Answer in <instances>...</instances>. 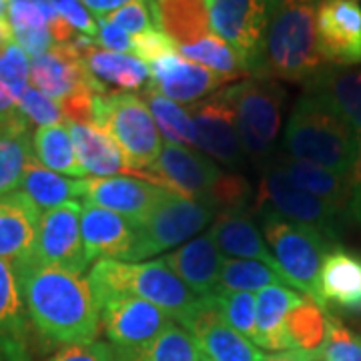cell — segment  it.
Returning <instances> with one entry per match:
<instances>
[{"instance_id": "cell-1", "label": "cell", "mask_w": 361, "mask_h": 361, "mask_svg": "<svg viewBox=\"0 0 361 361\" xmlns=\"http://www.w3.org/2000/svg\"><path fill=\"white\" fill-rule=\"evenodd\" d=\"M26 315L52 345L90 343L101 329V310L82 273L26 263L16 269Z\"/></svg>"}, {"instance_id": "cell-2", "label": "cell", "mask_w": 361, "mask_h": 361, "mask_svg": "<svg viewBox=\"0 0 361 361\" xmlns=\"http://www.w3.org/2000/svg\"><path fill=\"white\" fill-rule=\"evenodd\" d=\"M315 8L317 0H291L271 11L259 78L310 80L327 65L317 47Z\"/></svg>"}, {"instance_id": "cell-3", "label": "cell", "mask_w": 361, "mask_h": 361, "mask_svg": "<svg viewBox=\"0 0 361 361\" xmlns=\"http://www.w3.org/2000/svg\"><path fill=\"white\" fill-rule=\"evenodd\" d=\"M360 137L339 116L313 97L303 94L291 111L283 147L295 161L351 177L360 155Z\"/></svg>"}, {"instance_id": "cell-4", "label": "cell", "mask_w": 361, "mask_h": 361, "mask_svg": "<svg viewBox=\"0 0 361 361\" xmlns=\"http://www.w3.org/2000/svg\"><path fill=\"white\" fill-rule=\"evenodd\" d=\"M89 283L99 310L111 297H139L179 323L187 319L197 301L193 291L169 269L163 259L149 263H123L115 259L97 261L89 273Z\"/></svg>"}, {"instance_id": "cell-5", "label": "cell", "mask_w": 361, "mask_h": 361, "mask_svg": "<svg viewBox=\"0 0 361 361\" xmlns=\"http://www.w3.org/2000/svg\"><path fill=\"white\" fill-rule=\"evenodd\" d=\"M261 217L265 241L273 249V257L287 277L289 287L301 291L307 299L327 310L319 293V273L323 259L334 245L322 233L307 225L283 219L277 213L261 211Z\"/></svg>"}, {"instance_id": "cell-6", "label": "cell", "mask_w": 361, "mask_h": 361, "mask_svg": "<svg viewBox=\"0 0 361 361\" xmlns=\"http://www.w3.org/2000/svg\"><path fill=\"white\" fill-rule=\"evenodd\" d=\"M257 209L259 213L271 211L283 219L307 225L317 233H322L334 247H337V243L341 241L345 223L351 219L349 211L345 209H339L295 187L277 165H269L263 171V177L259 183Z\"/></svg>"}, {"instance_id": "cell-7", "label": "cell", "mask_w": 361, "mask_h": 361, "mask_svg": "<svg viewBox=\"0 0 361 361\" xmlns=\"http://www.w3.org/2000/svg\"><path fill=\"white\" fill-rule=\"evenodd\" d=\"M99 127L109 130L135 173L153 167L165 145L149 106L135 92H106Z\"/></svg>"}, {"instance_id": "cell-8", "label": "cell", "mask_w": 361, "mask_h": 361, "mask_svg": "<svg viewBox=\"0 0 361 361\" xmlns=\"http://www.w3.org/2000/svg\"><path fill=\"white\" fill-rule=\"evenodd\" d=\"M231 104L245 155L263 159L269 155L281 127L283 89L271 78H249L221 92Z\"/></svg>"}, {"instance_id": "cell-9", "label": "cell", "mask_w": 361, "mask_h": 361, "mask_svg": "<svg viewBox=\"0 0 361 361\" xmlns=\"http://www.w3.org/2000/svg\"><path fill=\"white\" fill-rule=\"evenodd\" d=\"M215 217L209 201L171 193L135 225V243L129 259H147L185 243Z\"/></svg>"}, {"instance_id": "cell-10", "label": "cell", "mask_w": 361, "mask_h": 361, "mask_svg": "<svg viewBox=\"0 0 361 361\" xmlns=\"http://www.w3.org/2000/svg\"><path fill=\"white\" fill-rule=\"evenodd\" d=\"M211 30L239 54L247 73L257 75L269 8L263 0H209Z\"/></svg>"}, {"instance_id": "cell-11", "label": "cell", "mask_w": 361, "mask_h": 361, "mask_svg": "<svg viewBox=\"0 0 361 361\" xmlns=\"http://www.w3.org/2000/svg\"><path fill=\"white\" fill-rule=\"evenodd\" d=\"M183 327L195 337L203 361H263L265 353L225 322L219 293L197 297Z\"/></svg>"}, {"instance_id": "cell-12", "label": "cell", "mask_w": 361, "mask_h": 361, "mask_svg": "<svg viewBox=\"0 0 361 361\" xmlns=\"http://www.w3.org/2000/svg\"><path fill=\"white\" fill-rule=\"evenodd\" d=\"M171 323L165 311L139 297H111L101 303V327L116 355L147 348Z\"/></svg>"}, {"instance_id": "cell-13", "label": "cell", "mask_w": 361, "mask_h": 361, "mask_svg": "<svg viewBox=\"0 0 361 361\" xmlns=\"http://www.w3.org/2000/svg\"><path fill=\"white\" fill-rule=\"evenodd\" d=\"M80 211L78 201H68L42 213L37 231L35 253L28 263L51 265L82 273L89 267V259L80 237Z\"/></svg>"}, {"instance_id": "cell-14", "label": "cell", "mask_w": 361, "mask_h": 361, "mask_svg": "<svg viewBox=\"0 0 361 361\" xmlns=\"http://www.w3.org/2000/svg\"><path fill=\"white\" fill-rule=\"evenodd\" d=\"M317 47L327 65H361L360 0H317Z\"/></svg>"}, {"instance_id": "cell-15", "label": "cell", "mask_w": 361, "mask_h": 361, "mask_svg": "<svg viewBox=\"0 0 361 361\" xmlns=\"http://www.w3.org/2000/svg\"><path fill=\"white\" fill-rule=\"evenodd\" d=\"M149 173L155 175L159 187L171 193L203 201L223 175L209 157L175 142L163 145V151L155 165L149 169Z\"/></svg>"}, {"instance_id": "cell-16", "label": "cell", "mask_w": 361, "mask_h": 361, "mask_svg": "<svg viewBox=\"0 0 361 361\" xmlns=\"http://www.w3.org/2000/svg\"><path fill=\"white\" fill-rule=\"evenodd\" d=\"M30 87L61 103L82 89L106 90L90 77L80 52L73 44H52V49L30 61Z\"/></svg>"}, {"instance_id": "cell-17", "label": "cell", "mask_w": 361, "mask_h": 361, "mask_svg": "<svg viewBox=\"0 0 361 361\" xmlns=\"http://www.w3.org/2000/svg\"><path fill=\"white\" fill-rule=\"evenodd\" d=\"M197 130V147L227 167H237L245 159L237 116L223 94L197 103L191 111Z\"/></svg>"}, {"instance_id": "cell-18", "label": "cell", "mask_w": 361, "mask_h": 361, "mask_svg": "<svg viewBox=\"0 0 361 361\" xmlns=\"http://www.w3.org/2000/svg\"><path fill=\"white\" fill-rule=\"evenodd\" d=\"M85 201L90 205L109 209L116 215L129 219L133 225L141 223L155 209L167 189L137 177H103V179H85Z\"/></svg>"}, {"instance_id": "cell-19", "label": "cell", "mask_w": 361, "mask_h": 361, "mask_svg": "<svg viewBox=\"0 0 361 361\" xmlns=\"http://www.w3.org/2000/svg\"><path fill=\"white\" fill-rule=\"evenodd\" d=\"M305 94L339 116L361 139V66L325 65L307 80Z\"/></svg>"}, {"instance_id": "cell-20", "label": "cell", "mask_w": 361, "mask_h": 361, "mask_svg": "<svg viewBox=\"0 0 361 361\" xmlns=\"http://www.w3.org/2000/svg\"><path fill=\"white\" fill-rule=\"evenodd\" d=\"M151 68V89L175 103H197L227 82L217 73L183 59L179 52L155 61Z\"/></svg>"}, {"instance_id": "cell-21", "label": "cell", "mask_w": 361, "mask_h": 361, "mask_svg": "<svg viewBox=\"0 0 361 361\" xmlns=\"http://www.w3.org/2000/svg\"><path fill=\"white\" fill-rule=\"evenodd\" d=\"M39 221L40 211L25 193L16 191L0 199V259L14 271L32 259Z\"/></svg>"}, {"instance_id": "cell-22", "label": "cell", "mask_w": 361, "mask_h": 361, "mask_svg": "<svg viewBox=\"0 0 361 361\" xmlns=\"http://www.w3.org/2000/svg\"><path fill=\"white\" fill-rule=\"evenodd\" d=\"M80 237L89 263L129 259L135 243V225L109 209L85 203L80 211Z\"/></svg>"}, {"instance_id": "cell-23", "label": "cell", "mask_w": 361, "mask_h": 361, "mask_svg": "<svg viewBox=\"0 0 361 361\" xmlns=\"http://www.w3.org/2000/svg\"><path fill=\"white\" fill-rule=\"evenodd\" d=\"M163 261L167 263L169 269L199 297L219 293L223 257L211 233L199 235L191 243L180 245L173 253H169Z\"/></svg>"}, {"instance_id": "cell-24", "label": "cell", "mask_w": 361, "mask_h": 361, "mask_svg": "<svg viewBox=\"0 0 361 361\" xmlns=\"http://www.w3.org/2000/svg\"><path fill=\"white\" fill-rule=\"evenodd\" d=\"M28 315L16 271L0 259V361H30Z\"/></svg>"}, {"instance_id": "cell-25", "label": "cell", "mask_w": 361, "mask_h": 361, "mask_svg": "<svg viewBox=\"0 0 361 361\" xmlns=\"http://www.w3.org/2000/svg\"><path fill=\"white\" fill-rule=\"evenodd\" d=\"M303 301V297L293 291L289 285H271L261 289L255 305V327L257 337L255 345L269 351L295 349L287 334V315Z\"/></svg>"}, {"instance_id": "cell-26", "label": "cell", "mask_w": 361, "mask_h": 361, "mask_svg": "<svg viewBox=\"0 0 361 361\" xmlns=\"http://www.w3.org/2000/svg\"><path fill=\"white\" fill-rule=\"evenodd\" d=\"M211 237H213V241H215V245L221 253L229 259L245 257L251 259V261H261V263L269 265L271 269L283 275V271L279 269L273 253L265 245L263 237L259 235L255 223L251 221L245 211L219 213L213 227H211Z\"/></svg>"}, {"instance_id": "cell-27", "label": "cell", "mask_w": 361, "mask_h": 361, "mask_svg": "<svg viewBox=\"0 0 361 361\" xmlns=\"http://www.w3.org/2000/svg\"><path fill=\"white\" fill-rule=\"evenodd\" d=\"M66 125L75 142L78 163L87 175H92L97 179L111 177L115 173H127L130 177L139 175L130 171L121 147L109 135V130L99 125H80V123H66Z\"/></svg>"}, {"instance_id": "cell-28", "label": "cell", "mask_w": 361, "mask_h": 361, "mask_svg": "<svg viewBox=\"0 0 361 361\" xmlns=\"http://www.w3.org/2000/svg\"><path fill=\"white\" fill-rule=\"evenodd\" d=\"M323 303L339 310L361 311V255L334 247L323 259L319 273Z\"/></svg>"}, {"instance_id": "cell-29", "label": "cell", "mask_w": 361, "mask_h": 361, "mask_svg": "<svg viewBox=\"0 0 361 361\" xmlns=\"http://www.w3.org/2000/svg\"><path fill=\"white\" fill-rule=\"evenodd\" d=\"M80 56L90 77L104 90L106 87H113L116 90L129 92L145 87L151 78V68L137 56L125 52L104 51L97 42L90 44L87 51L80 52Z\"/></svg>"}, {"instance_id": "cell-30", "label": "cell", "mask_w": 361, "mask_h": 361, "mask_svg": "<svg viewBox=\"0 0 361 361\" xmlns=\"http://www.w3.org/2000/svg\"><path fill=\"white\" fill-rule=\"evenodd\" d=\"M159 28L177 47H189L211 35L209 0H155Z\"/></svg>"}, {"instance_id": "cell-31", "label": "cell", "mask_w": 361, "mask_h": 361, "mask_svg": "<svg viewBox=\"0 0 361 361\" xmlns=\"http://www.w3.org/2000/svg\"><path fill=\"white\" fill-rule=\"evenodd\" d=\"M85 187H87L85 179H73L61 173H54L51 169L42 167L37 159H32L23 175L18 191L25 193L42 215L54 207L65 205L68 201H77L78 197L85 199Z\"/></svg>"}, {"instance_id": "cell-32", "label": "cell", "mask_w": 361, "mask_h": 361, "mask_svg": "<svg viewBox=\"0 0 361 361\" xmlns=\"http://www.w3.org/2000/svg\"><path fill=\"white\" fill-rule=\"evenodd\" d=\"M275 165L283 171L285 177L295 187L315 195V197H319V199L339 207V209L349 211L351 177L337 175L334 171H327V169L317 167V165L301 163V161H295L291 157H281Z\"/></svg>"}, {"instance_id": "cell-33", "label": "cell", "mask_w": 361, "mask_h": 361, "mask_svg": "<svg viewBox=\"0 0 361 361\" xmlns=\"http://www.w3.org/2000/svg\"><path fill=\"white\" fill-rule=\"evenodd\" d=\"M32 153L42 167L51 169L73 179H87L85 169L78 163L75 142L71 137L68 125L40 127L32 135Z\"/></svg>"}, {"instance_id": "cell-34", "label": "cell", "mask_w": 361, "mask_h": 361, "mask_svg": "<svg viewBox=\"0 0 361 361\" xmlns=\"http://www.w3.org/2000/svg\"><path fill=\"white\" fill-rule=\"evenodd\" d=\"M35 159L28 123L0 129V199L16 193L28 163Z\"/></svg>"}, {"instance_id": "cell-35", "label": "cell", "mask_w": 361, "mask_h": 361, "mask_svg": "<svg viewBox=\"0 0 361 361\" xmlns=\"http://www.w3.org/2000/svg\"><path fill=\"white\" fill-rule=\"evenodd\" d=\"M115 361H203V357L195 337L183 325L171 323L147 348L121 355L115 353Z\"/></svg>"}, {"instance_id": "cell-36", "label": "cell", "mask_w": 361, "mask_h": 361, "mask_svg": "<svg viewBox=\"0 0 361 361\" xmlns=\"http://www.w3.org/2000/svg\"><path fill=\"white\" fill-rule=\"evenodd\" d=\"M142 101L149 106L157 127L161 130V135L167 139V142L191 147V149L197 147V130H195V123L189 111H185L179 103L163 97L151 87L145 90Z\"/></svg>"}, {"instance_id": "cell-37", "label": "cell", "mask_w": 361, "mask_h": 361, "mask_svg": "<svg viewBox=\"0 0 361 361\" xmlns=\"http://www.w3.org/2000/svg\"><path fill=\"white\" fill-rule=\"evenodd\" d=\"M285 325H287V334L293 348L307 351V353H319L327 339L329 313L319 303L311 299H303L287 315Z\"/></svg>"}, {"instance_id": "cell-38", "label": "cell", "mask_w": 361, "mask_h": 361, "mask_svg": "<svg viewBox=\"0 0 361 361\" xmlns=\"http://www.w3.org/2000/svg\"><path fill=\"white\" fill-rule=\"evenodd\" d=\"M219 291H261L271 285H289L281 273L251 259H223Z\"/></svg>"}, {"instance_id": "cell-39", "label": "cell", "mask_w": 361, "mask_h": 361, "mask_svg": "<svg viewBox=\"0 0 361 361\" xmlns=\"http://www.w3.org/2000/svg\"><path fill=\"white\" fill-rule=\"evenodd\" d=\"M179 54L183 59H189L191 63H197V65L217 73L227 80L239 78L247 73L239 54L233 51L225 40L213 37V35H209L207 39L199 40L195 44H189V47H180Z\"/></svg>"}, {"instance_id": "cell-40", "label": "cell", "mask_w": 361, "mask_h": 361, "mask_svg": "<svg viewBox=\"0 0 361 361\" xmlns=\"http://www.w3.org/2000/svg\"><path fill=\"white\" fill-rule=\"evenodd\" d=\"M221 305L225 322L231 325L235 331L245 336L249 341L255 343L257 327H255V305L257 297L247 291H219Z\"/></svg>"}, {"instance_id": "cell-41", "label": "cell", "mask_w": 361, "mask_h": 361, "mask_svg": "<svg viewBox=\"0 0 361 361\" xmlns=\"http://www.w3.org/2000/svg\"><path fill=\"white\" fill-rule=\"evenodd\" d=\"M319 361H361V336L329 315L327 339L319 351Z\"/></svg>"}, {"instance_id": "cell-42", "label": "cell", "mask_w": 361, "mask_h": 361, "mask_svg": "<svg viewBox=\"0 0 361 361\" xmlns=\"http://www.w3.org/2000/svg\"><path fill=\"white\" fill-rule=\"evenodd\" d=\"M0 82L20 101L30 87V59L18 44H8L0 54Z\"/></svg>"}, {"instance_id": "cell-43", "label": "cell", "mask_w": 361, "mask_h": 361, "mask_svg": "<svg viewBox=\"0 0 361 361\" xmlns=\"http://www.w3.org/2000/svg\"><path fill=\"white\" fill-rule=\"evenodd\" d=\"M59 16L49 0H23L8 2L6 18L13 30H28V28H49L52 20Z\"/></svg>"}, {"instance_id": "cell-44", "label": "cell", "mask_w": 361, "mask_h": 361, "mask_svg": "<svg viewBox=\"0 0 361 361\" xmlns=\"http://www.w3.org/2000/svg\"><path fill=\"white\" fill-rule=\"evenodd\" d=\"M103 18L130 35H141L151 28H159L155 0H135L115 13L106 14Z\"/></svg>"}, {"instance_id": "cell-45", "label": "cell", "mask_w": 361, "mask_h": 361, "mask_svg": "<svg viewBox=\"0 0 361 361\" xmlns=\"http://www.w3.org/2000/svg\"><path fill=\"white\" fill-rule=\"evenodd\" d=\"M249 185L243 177L239 175H221L213 189L209 191L205 201L219 213L225 211H245L247 201H249Z\"/></svg>"}, {"instance_id": "cell-46", "label": "cell", "mask_w": 361, "mask_h": 361, "mask_svg": "<svg viewBox=\"0 0 361 361\" xmlns=\"http://www.w3.org/2000/svg\"><path fill=\"white\" fill-rule=\"evenodd\" d=\"M18 106H20V115L25 116L26 123L37 125V129L66 123L61 104L56 103V101H52V99H49L47 94H42L35 87H28L26 89Z\"/></svg>"}, {"instance_id": "cell-47", "label": "cell", "mask_w": 361, "mask_h": 361, "mask_svg": "<svg viewBox=\"0 0 361 361\" xmlns=\"http://www.w3.org/2000/svg\"><path fill=\"white\" fill-rule=\"evenodd\" d=\"M130 42H133V51L130 52L147 66H151L155 61L163 59V56L179 52V47L169 39L161 28H151L147 32L135 35L130 39Z\"/></svg>"}, {"instance_id": "cell-48", "label": "cell", "mask_w": 361, "mask_h": 361, "mask_svg": "<svg viewBox=\"0 0 361 361\" xmlns=\"http://www.w3.org/2000/svg\"><path fill=\"white\" fill-rule=\"evenodd\" d=\"M59 16H63L68 25L73 26L77 32L97 40L99 35V20H94L82 0H49Z\"/></svg>"}, {"instance_id": "cell-49", "label": "cell", "mask_w": 361, "mask_h": 361, "mask_svg": "<svg viewBox=\"0 0 361 361\" xmlns=\"http://www.w3.org/2000/svg\"><path fill=\"white\" fill-rule=\"evenodd\" d=\"M47 361H115V351L103 341L66 345Z\"/></svg>"}, {"instance_id": "cell-50", "label": "cell", "mask_w": 361, "mask_h": 361, "mask_svg": "<svg viewBox=\"0 0 361 361\" xmlns=\"http://www.w3.org/2000/svg\"><path fill=\"white\" fill-rule=\"evenodd\" d=\"M14 44H18L28 56H40L49 52L54 44L49 28H28V30H13Z\"/></svg>"}, {"instance_id": "cell-51", "label": "cell", "mask_w": 361, "mask_h": 361, "mask_svg": "<svg viewBox=\"0 0 361 361\" xmlns=\"http://www.w3.org/2000/svg\"><path fill=\"white\" fill-rule=\"evenodd\" d=\"M97 44L101 49H104V51L125 52V54L133 51V42L129 39V32H125L123 28H118L113 23H109L106 18H99Z\"/></svg>"}, {"instance_id": "cell-52", "label": "cell", "mask_w": 361, "mask_h": 361, "mask_svg": "<svg viewBox=\"0 0 361 361\" xmlns=\"http://www.w3.org/2000/svg\"><path fill=\"white\" fill-rule=\"evenodd\" d=\"M349 217L361 225V142L360 155L355 161V169L351 175V201H349Z\"/></svg>"}, {"instance_id": "cell-53", "label": "cell", "mask_w": 361, "mask_h": 361, "mask_svg": "<svg viewBox=\"0 0 361 361\" xmlns=\"http://www.w3.org/2000/svg\"><path fill=\"white\" fill-rule=\"evenodd\" d=\"M130 2H135V0H82V4L87 6V11L94 13V16H99V18L115 13V11L127 6Z\"/></svg>"}, {"instance_id": "cell-54", "label": "cell", "mask_w": 361, "mask_h": 361, "mask_svg": "<svg viewBox=\"0 0 361 361\" xmlns=\"http://www.w3.org/2000/svg\"><path fill=\"white\" fill-rule=\"evenodd\" d=\"M263 361H319V353H307L301 349H287V351H277L273 355H265Z\"/></svg>"}, {"instance_id": "cell-55", "label": "cell", "mask_w": 361, "mask_h": 361, "mask_svg": "<svg viewBox=\"0 0 361 361\" xmlns=\"http://www.w3.org/2000/svg\"><path fill=\"white\" fill-rule=\"evenodd\" d=\"M13 28H11L8 18H0V54L4 52V49H6L8 44H13Z\"/></svg>"}, {"instance_id": "cell-56", "label": "cell", "mask_w": 361, "mask_h": 361, "mask_svg": "<svg viewBox=\"0 0 361 361\" xmlns=\"http://www.w3.org/2000/svg\"><path fill=\"white\" fill-rule=\"evenodd\" d=\"M265 4H267V8L271 11H275V8H279L281 4H287V2H291V0H263Z\"/></svg>"}, {"instance_id": "cell-57", "label": "cell", "mask_w": 361, "mask_h": 361, "mask_svg": "<svg viewBox=\"0 0 361 361\" xmlns=\"http://www.w3.org/2000/svg\"><path fill=\"white\" fill-rule=\"evenodd\" d=\"M6 8H8V2L0 0V18H6Z\"/></svg>"}]
</instances>
